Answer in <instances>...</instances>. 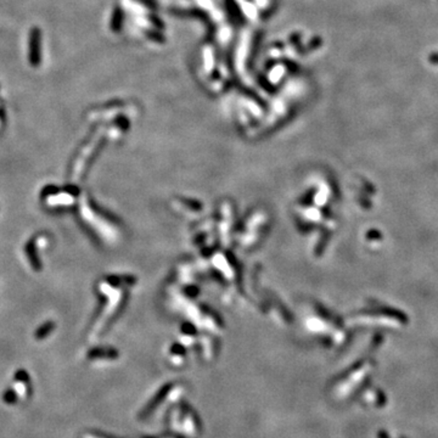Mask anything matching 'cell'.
Masks as SVG:
<instances>
[{
    "label": "cell",
    "instance_id": "1",
    "mask_svg": "<svg viewBox=\"0 0 438 438\" xmlns=\"http://www.w3.org/2000/svg\"><path fill=\"white\" fill-rule=\"evenodd\" d=\"M42 31L33 27L28 34V63L32 67H38L42 63Z\"/></svg>",
    "mask_w": 438,
    "mask_h": 438
}]
</instances>
